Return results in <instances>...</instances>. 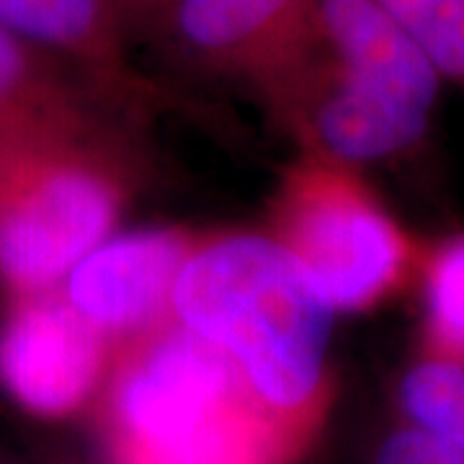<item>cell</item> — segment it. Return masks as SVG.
<instances>
[{
    "label": "cell",
    "mask_w": 464,
    "mask_h": 464,
    "mask_svg": "<svg viewBox=\"0 0 464 464\" xmlns=\"http://www.w3.org/2000/svg\"><path fill=\"white\" fill-rule=\"evenodd\" d=\"M170 310L235 366L286 464L295 462L328 413L335 313L292 253L268 235L199 246L183 266Z\"/></svg>",
    "instance_id": "obj_1"
},
{
    "label": "cell",
    "mask_w": 464,
    "mask_h": 464,
    "mask_svg": "<svg viewBox=\"0 0 464 464\" xmlns=\"http://www.w3.org/2000/svg\"><path fill=\"white\" fill-rule=\"evenodd\" d=\"M103 429L109 464H286L235 366L181 325L130 353Z\"/></svg>",
    "instance_id": "obj_2"
},
{
    "label": "cell",
    "mask_w": 464,
    "mask_h": 464,
    "mask_svg": "<svg viewBox=\"0 0 464 464\" xmlns=\"http://www.w3.org/2000/svg\"><path fill=\"white\" fill-rule=\"evenodd\" d=\"M96 132L0 140V282L16 297L52 292L109 240L119 188Z\"/></svg>",
    "instance_id": "obj_3"
},
{
    "label": "cell",
    "mask_w": 464,
    "mask_h": 464,
    "mask_svg": "<svg viewBox=\"0 0 464 464\" xmlns=\"http://www.w3.org/2000/svg\"><path fill=\"white\" fill-rule=\"evenodd\" d=\"M333 313H362L402 289L420 253L348 166L307 152L286 179L276 235Z\"/></svg>",
    "instance_id": "obj_4"
},
{
    "label": "cell",
    "mask_w": 464,
    "mask_h": 464,
    "mask_svg": "<svg viewBox=\"0 0 464 464\" xmlns=\"http://www.w3.org/2000/svg\"><path fill=\"white\" fill-rule=\"evenodd\" d=\"M103 338L63 295L16 297L0 328V384L26 413H78L103 372Z\"/></svg>",
    "instance_id": "obj_5"
},
{
    "label": "cell",
    "mask_w": 464,
    "mask_h": 464,
    "mask_svg": "<svg viewBox=\"0 0 464 464\" xmlns=\"http://www.w3.org/2000/svg\"><path fill=\"white\" fill-rule=\"evenodd\" d=\"M317 0H173L170 34L215 72L271 85L310 47Z\"/></svg>",
    "instance_id": "obj_6"
},
{
    "label": "cell",
    "mask_w": 464,
    "mask_h": 464,
    "mask_svg": "<svg viewBox=\"0 0 464 464\" xmlns=\"http://www.w3.org/2000/svg\"><path fill=\"white\" fill-rule=\"evenodd\" d=\"M313 47L333 72L374 96L433 114L444 78L380 0H317Z\"/></svg>",
    "instance_id": "obj_7"
},
{
    "label": "cell",
    "mask_w": 464,
    "mask_h": 464,
    "mask_svg": "<svg viewBox=\"0 0 464 464\" xmlns=\"http://www.w3.org/2000/svg\"><path fill=\"white\" fill-rule=\"evenodd\" d=\"M194 243L176 230L109 237L63 282L70 307L103 335L150 328L170 310Z\"/></svg>",
    "instance_id": "obj_8"
},
{
    "label": "cell",
    "mask_w": 464,
    "mask_h": 464,
    "mask_svg": "<svg viewBox=\"0 0 464 464\" xmlns=\"http://www.w3.org/2000/svg\"><path fill=\"white\" fill-rule=\"evenodd\" d=\"M0 29L67 67L93 91L152 96L134 72L121 42V24L109 0H0Z\"/></svg>",
    "instance_id": "obj_9"
},
{
    "label": "cell",
    "mask_w": 464,
    "mask_h": 464,
    "mask_svg": "<svg viewBox=\"0 0 464 464\" xmlns=\"http://www.w3.org/2000/svg\"><path fill=\"white\" fill-rule=\"evenodd\" d=\"M78 75L0 29V140L96 130Z\"/></svg>",
    "instance_id": "obj_10"
},
{
    "label": "cell",
    "mask_w": 464,
    "mask_h": 464,
    "mask_svg": "<svg viewBox=\"0 0 464 464\" xmlns=\"http://www.w3.org/2000/svg\"><path fill=\"white\" fill-rule=\"evenodd\" d=\"M402 423L464 459V364L420 356L398 382Z\"/></svg>",
    "instance_id": "obj_11"
},
{
    "label": "cell",
    "mask_w": 464,
    "mask_h": 464,
    "mask_svg": "<svg viewBox=\"0 0 464 464\" xmlns=\"http://www.w3.org/2000/svg\"><path fill=\"white\" fill-rule=\"evenodd\" d=\"M423 356L464 364V232L420 256Z\"/></svg>",
    "instance_id": "obj_12"
},
{
    "label": "cell",
    "mask_w": 464,
    "mask_h": 464,
    "mask_svg": "<svg viewBox=\"0 0 464 464\" xmlns=\"http://www.w3.org/2000/svg\"><path fill=\"white\" fill-rule=\"evenodd\" d=\"M431 57L441 78L464 88V0H380Z\"/></svg>",
    "instance_id": "obj_13"
},
{
    "label": "cell",
    "mask_w": 464,
    "mask_h": 464,
    "mask_svg": "<svg viewBox=\"0 0 464 464\" xmlns=\"http://www.w3.org/2000/svg\"><path fill=\"white\" fill-rule=\"evenodd\" d=\"M372 464H464V459L431 436L400 423L382 436Z\"/></svg>",
    "instance_id": "obj_14"
},
{
    "label": "cell",
    "mask_w": 464,
    "mask_h": 464,
    "mask_svg": "<svg viewBox=\"0 0 464 464\" xmlns=\"http://www.w3.org/2000/svg\"><path fill=\"white\" fill-rule=\"evenodd\" d=\"M114 16L119 18V24L132 21V18L152 16V14H163L173 5V0H109Z\"/></svg>",
    "instance_id": "obj_15"
},
{
    "label": "cell",
    "mask_w": 464,
    "mask_h": 464,
    "mask_svg": "<svg viewBox=\"0 0 464 464\" xmlns=\"http://www.w3.org/2000/svg\"><path fill=\"white\" fill-rule=\"evenodd\" d=\"M0 464H34V462L24 459V457H16V454H5V451H0Z\"/></svg>",
    "instance_id": "obj_16"
}]
</instances>
